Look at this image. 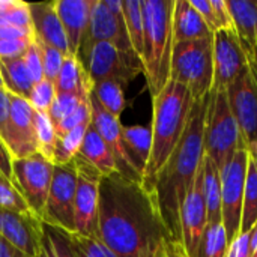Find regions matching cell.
<instances>
[{"instance_id": "cell-17", "label": "cell", "mask_w": 257, "mask_h": 257, "mask_svg": "<svg viewBox=\"0 0 257 257\" xmlns=\"http://www.w3.org/2000/svg\"><path fill=\"white\" fill-rule=\"evenodd\" d=\"M90 105H92V125L95 126L98 134L102 137V140L110 148V151L114 157L116 166H117V172L120 175H123L125 178L143 182L140 172L137 170V167L134 166V163L131 161L130 155L126 152L123 137H122L123 126L120 123V119L107 113L92 95H90Z\"/></svg>"}, {"instance_id": "cell-46", "label": "cell", "mask_w": 257, "mask_h": 257, "mask_svg": "<svg viewBox=\"0 0 257 257\" xmlns=\"http://www.w3.org/2000/svg\"><path fill=\"white\" fill-rule=\"evenodd\" d=\"M194 9L200 14L203 21L208 24V27L212 32H217V21H215V14L211 5V0H190Z\"/></svg>"}, {"instance_id": "cell-40", "label": "cell", "mask_w": 257, "mask_h": 257, "mask_svg": "<svg viewBox=\"0 0 257 257\" xmlns=\"http://www.w3.org/2000/svg\"><path fill=\"white\" fill-rule=\"evenodd\" d=\"M92 122V105H90V99L83 102L69 117H66L63 122H60L59 125H56V133L59 137L68 134L69 131H72L74 128L84 125V123H90Z\"/></svg>"}, {"instance_id": "cell-31", "label": "cell", "mask_w": 257, "mask_h": 257, "mask_svg": "<svg viewBox=\"0 0 257 257\" xmlns=\"http://www.w3.org/2000/svg\"><path fill=\"white\" fill-rule=\"evenodd\" d=\"M227 248L229 239L223 221L208 223L200 239L197 257H226Z\"/></svg>"}, {"instance_id": "cell-22", "label": "cell", "mask_w": 257, "mask_h": 257, "mask_svg": "<svg viewBox=\"0 0 257 257\" xmlns=\"http://www.w3.org/2000/svg\"><path fill=\"white\" fill-rule=\"evenodd\" d=\"M214 36V32L203 21L190 0H175L173 9V41H199Z\"/></svg>"}, {"instance_id": "cell-50", "label": "cell", "mask_w": 257, "mask_h": 257, "mask_svg": "<svg viewBox=\"0 0 257 257\" xmlns=\"http://www.w3.org/2000/svg\"><path fill=\"white\" fill-rule=\"evenodd\" d=\"M0 257H26L18 248H15L11 242H8L0 235Z\"/></svg>"}, {"instance_id": "cell-14", "label": "cell", "mask_w": 257, "mask_h": 257, "mask_svg": "<svg viewBox=\"0 0 257 257\" xmlns=\"http://www.w3.org/2000/svg\"><path fill=\"white\" fill-rule=\"evenodd\" d=\"M181 241L188 257H197L202 235L208 226L206 202L203 196V163L182 203L179 214Z\"/></svg>"}, {"instance_id": "cell-42", "label": "cell", "mask_w": 257, "mask_h": 257, "mask_svg": "<svg viewBox=\"0 0 257 257\" xmlns=\"http://www.w3.org/2000/svg\"><path fill=\"white\" fill-rule=\"evenodd\" d=\"M33 39H0V59L23 57Z\"/></svg>"}, {"instance_id": "cell-7", "label": "cell", "mask_w": 257, "mask_h": 257, "mask_svg": "<svg viewBox=\"0 0 257 257\" xmlns=\"http://www.w3.org/2000/svg\"><path fill=\"white\" fill-rule=\"evenodd\" d=\"M250 155L242 145L220 172L221 178V217L229 244L241 233V218Z\"/></svg>"}, {"instance_id": "cell-19", "label": "cell", "mask_w": 257, "mask_h": 257, "mask_svg": "<svg viewBox=\"0 0 257 257\" xmlns=\"http://www.w3.org/2000/svg\"><path fill=\"white\" fill-rule=\"evenodd\" d=\"M29 9L35 38L54 47L65 56H71L68 39L56 11V0L29 3Z\"/></svg>"}, {"instance_id": "cell-18", "label": "cell", "mask_w": 257, "mask_h": 257, "mask_svg": "<svg viewBox=\"0 0 257 257\" xmlns=\"http://www.w3.org/2000/svg\"><path fill=\"white\" fill-rule=\"evenodd\" d=\"M6 149L12 160H21L38 154L35 110L26 98L15 95H11V131Z\"/></svg>"}, {"instance_id": "cell-2", "label": "cell", "mask_w": 257, "mask_h": 257, "mask_svg": "<svg viewBox=\"0 0 257 257\" xmlns=\"http://www.w3.org/2000/svg\"><path fill=\"white\" fill-rule=\"evenodd\" d=\"M208 105L209 95L200 101H194L185 133L167 164L160 172L152 190L157 196L158 208L169 235L176 241H181L179 214L182 203L205 157V122Z\"/></svg>"}, {"instance_id": "cell-44", "label": "cell", "mask_w": 257, "mask_h": 257, "mask_svg": "<svg viewBox=\"0 0 257 257\" xmlns=\"http://www.w3.org/2000/svg\"><path fill=\"white\" fill-rule=\"evenodd\" d=\"M211 5L215 14L217 30H232L233 21H232V15L227 6V0H211Z\"/></svg>"}, {"instance_id": "cell-36", "label": "cell", "mask_w": 257, "mask_h": 257, "mask_svg": "<svg viewBox=\"0 0 257 257\" xmlns=\"http://www.w3.org/2000/svg\"><path fill=\"white\" fill-rule=\"evenodd\" d=\"M57 92H56V87H54V83L44 78L41 80L39 83H35L30 93H29V104L33 107L35 111L38 113H47L50 111L51 108V104L56 98Z\"/></svg>"}, {"instance_id": "cell-41", "label": "cell", "mask_w": 257, "mask_h": 257, "mask_svg": "<svg viewBox=\"0 0 257 257\" xmlns=\"http://www.w3.org/2000/svg\"><path fill=\"white\" fill-rule=\"evenodd\" d=\"M23 60H24V65H26L33 83H39L41 80H44L42 59H41V53H39V48H38L35 38H33V42L30 44L29 50L23 56Z\"/></svg>"}, {"instance_id": "cell-45", "label": "cell", "mask_w": 257, "mask_h": 257, "mask_svg": "<svg viewBox=\"0 0 257 257\" xmlns=\"http://www.w3.org/2000/svg\"><path fill=\"white\" fill-rule=\"evenodd\" d=\"M250 232L239 233L227 248L226 257H251L250 253Z\"/></svg>"}, {"instance_id": "cell-1", "label": "cell", "mask_w": 257, "mask_h": 257, "mask_svg": "<svg viewBox=\"0 0 257 257\" xmlns=\"http://www.w3.org/2000/svg\"><path fill=\"white\" fill-rule=\"evenodd\" d=\"M167 238L154 191L119 172L102 176L98 239L119 257H151Z\"/></svg>"}, {"instance_id": "cell-48", "label": "cell", "mask_w": 257, "mask_h": 257, "mask_svg": "<svg viewBox=\"0 0 257 257\" xmlns=\"http://www.w3.org/2000/svg\"><path fill=\"white\" fill-rule=\"evenodd\" d=\"M0 173L12 182V157L0 140Z\"/></svg>"}, {"instance_id": "cell-5", "label": "cell", "mask_w": 257, "mask_h": 257, "mask_svg": "<svg viewBox=\"0 0 257 257\" xmlns=\"http://www.w3.org/2000/svg\"><path fill=\"white\" fill-rule=\"evenodd\" d=\"M170 80L185 86L194 101L206 98L214 84V36L175 42Z\"/></svg>"}, {"instance_id": "cell-29", "label": "cell", "mask_w": 257, "mask_h": 257, "mask_svg": "<svg viewBox=\"0 0 257 257\" xmlns=\"http://www.w3.org/2000/svg\"><path fill=\"white\" fill-rule=\"evenodd\" d=\"M123 84L116 80H104L93 83L92 96L98 101V104L111 116L120 119V114L125 110V93Z\"/></svg>"}, {"instance_id": "cell-37", "label": "cell", "mask_w": 257, "mask_h": 257, "mask_svg": "<svg viewBox=\"0 0 257 257\" xmlns=\"http://www.w3.org/2000/svg\"><path fill=\"white\" fill-rule=\"evenodd\" d=\"M71 239L77 257H119L98 238H84L71 233Z\"/></svg>"}, {"instance_id": "cell-23", "label": "cell", "mask_w": 257, "mask_h": 257, "mask_svg": "<svg viewBox=\"0 0 257 257\" xmlns=\"http://www.w3.org/2000/svg\"><path fill=\"white\" fill-rule=\"evenodd\" d=\"M57 93H75L81 98H90L93 83L77 56H66L62 69L54 81Z\"/></svg>"}, {"instance_id": "cell-3", "label": "cell", "mask_w": 257, "mask_h": 257, "mask_svg": "<svg viewBox=\"0 0 257 257\" xmlns=\"http://www.w3.org/2000/svg\"><path fill=\"white\" fill-rule=\"evenodd\" d=\"M193 104L191 92L172 80L152 98V152L142 182L149 191L154 190L160 172L178 148L185 133Z\"/></svg>"}, {"instance_id": "cell-26", "label": "cell", "mask_w": 257, "mask_h": 257, "mask_svg": "<svg viewBox=\"0 0 257 257\" xmlns=\"http://www.w3.org/2000/svg\"><path fill=\"white\" fill-rule=\"evenodd\" d=\"M0 75L5 89L15 96L29 98L33 87V80L24 65L23 57L15 59H0Z\"/></svg>"}, {"instance_id": "cell-9", "label": "cell", "mask_w": 257, "mask_h": 257, "mask_svg": "<svg viewBox=\"0 0 257 257\" xmlns=\"http://www.w3.org/2000/svg\"><path fill=\"white\" fill-rule=\"evenodd\" d=\"M92 83L116 80L125 87L143 72V63L136 53L122 51L111 42H96L80 60Z\"/></svg>"}, {"instance_id": "cell-15", "label": "cell", "mask_w": 257, "mask_h": 257, "mask_svg": "<svg viewBox=\"0 0 257 257\" xmlns=\"http://www.w3.org/2000/svg\"><path fill=\"white\" fill-rule=\"evenodd\" d=\"M248 66L247 56L241 47L236 32H214V84L212 90L229 89L238 75Z\"/></svg>"}, {"instance_id": "cell-51", "label": "cell", "mask_w": 257, "mask_h": 257, "mask_svg": "<svg viewBox=\"0 0 257 257\" xmlns=\"http://www.w3.org/2000/svg\"><path fill=\"white\" fill-rule=\"evenodd\" d=\"M250 253L251 257H257V224L254 226V229L250 232Z\"/></svg>"}, {"instance_id": "cell-20", "label": "cell", "mask_w": 257, "mask_h": 257, "mask_svg": "<svg viewBox=\"0 0 257 257\" xmlns=\"http://www.w3.org/2000/svg\"><path fill=\"white\" fill-rule=\"evenodd\" d=\"M92 0H56V11L63 26L69 51L77 56L89 27Z\"/></svg>"}, {"instance_id": "cell-12", "label": "cell", "mask_w": 257, "mask_h": 257, "mask_svg": "<svg viewBox=\"0 0 257 257\" xmlns=\"http://www.w3.org/2000/svg\"><path fill=\"white\" fill-rule=\"evenodd\" d=\"M77 191H75V233L84 238H98L99 185L102 175L80 155L75 157Z\"/></svg>"}, {"instance_id": "cell-53", "label": "cell", "mask_w": 257, "mask_h": 257, "mask_svg": "<svg viewBox=\"0 0 257 257\" xmlns=\"http://www.w3.org/2000/svg\"><path fill=\"white\" fill-rule=\"evenodd\" d=\"M0 89H5V86H3V80H2V75H0Z\"/></svg>"}, {"instance_id": "cell-43", "label": "cell", "mask_w": 257, "mask_h": 257, "mask_svg": "<svg viewBox=\"0 0 257 257\" xmlns=\"http://www.w3.org/2000/svg\"><path fill=\"white\" fill-rule=\"evenodd\" d=\"M11 131V95L6 89H0V140L6 146Z\"/></svg>"}, {"instance_id": "cell-30", "label": "cell", "mask_w": 257, "mask_h": 257, "mask_svg": "<svg viewBox=\"0 0 257 257\" xmlns=\"http://www.w3.org/2000/svg\"><path fill=\"white\" fill-rule=\"evenodd\" d=\"M123 15L126 32L133 45V50L142 60L143 54V41H145V20L142 0H125L123 2Z\"/></svg>"}, {"instance_id": "cell-11", "label": "cell", "mask_w": 257, "mask_h": 257, "mask_svg": "<svg viewBox=\"0 0 257 257\" xmlns=\"http://www.w3.org/2000/svg\"><path fill=\"white\" fill-rule=\"evenodd\" d=\"M75 191L77 167L74 161L68 164H56L41 220L68 233H75Z\"/></svg>"}, {"instance_id": "cell-24", "label": "cell", "mask_w": 257, "mask_h": 257, "mask_svg": "<svg viewBox=\"0 0 257 257\" xmlns=\"http://www.w3.org/2000/svg\"><path fill=\"white\" fill-rule=\"evenodd\" d=\"M78 155L84 158L89 164H92L102 176H108L117 172V166H116V161L110 148L98 134L92 122L87 128V133H86V137H84V142Z\"/></svg>"}, {"instance_id": "cell-6", "label": "cell", "mask_w": 257, "mask_h": 257, "mask_svg": "<svg viewBox=\"0 0 257 257\" xmlns=\"http://www.w3.org/2000/svg\"><path fill=\"white\" fill-rule=\"evenodd\" d=\"M242 145L245 143L232 113L227 90H211L205 122V154L221 172Z\"/></svg>"}, {"instance_id": "cell-34", "label": "cell", "mask_w": 257, "mask_h": 257, "mask_svg": "<svg viewBox=\"0 0 257 257\" xmlns=\"http://www.w3.org/2000/svg\"><path fill=\"white\" fill-rule=\"evenodd\" d=\"M35 133H36V146L38 154L53 163L54 149L57 143V133L54 123L51 122L47 113L35 111Z\"/></svg>"}, {"instance_id": "cell-33", "label": "cell", "mask_w": 257, "mask_h": 257, "mask_svg": "<svg viewBox=\"0 0 257 257\" xmlns=\"http://www.w3.org/2000/svg\"><path fill=\"white\" fill-rule=\"evenodd\" d=\"M257 224V169L250 160L248 173L244 193L242 218H241V233L251 232Z\"/></svg>"}, {"instance_id": "cell-35", "label": "cell", "mask_w": 257, "mask_h": 257, "mask_svg": "<svg viewBox=\"0 0 257 257\" xmlns=\"http://www.w3.org/2000/svg\"><path fill=\"white\" fill-rule=\"evenodd\" d=\"M89 99L90 98H81L80 95L75 93H57L48 111V116L54 123V126L63 122L66 117H69L83 102Z\"/></svg>"}, {"instance_id": "cell-32", "label": "cell", "mask_w": 257, "mask_h": 257, "mask_svg": "<svg viewBox=\"0 0 257 257\" xmlns=\"http://www.w3.org/2000/svg\"><path fill=\"white\" fill-rule=\"evenodd\" d=\"M90 123H84L80 125L77 128H74L72 131H69L68 134L57 137V143H56V149H54V158H53V164H68L72 163L75 160V157L80 154V149L83 146L87 128Z\"/></svg>"}, {"instance_id": "cell-52", "label": "cell", "mask_w": 257, "mask_h": 257, "mask_svg": "<svg viewBox=\"0 0 257 257\" xmlns=\"http://www.w3.org/2000/svg\"><path fill=\"white\" fill-rule=\"evenodd\" d=\"M247 149H248L250 160L254 163V166H256V169H257V143H253V145L247 146Z\"/></svg>"}, {"instance_id": "cell-49", "label": "cell", "mask_w": 257, "mask_h": 257, "mask_svg": "<svg viewBox=\"0 0 257 257\" xmlns=\"http://www.w3.org/2000/svg\"><path fill=\"white\" fill-rule=\"evenodd\" d=\"M166 257H188L182 241L169 238L166 241Z\"/></svg>"}, {"instance_id": "cell-47", "label": "cell", "mask_w": 257, "mask_h": 257, "mask_svg": "<svg viewBox=\"0 0 257 257\" xmlns=\"http://www.w3.org/2000/svg\"><path fill=\"white\" fill-rule=\"evenodd\" d=\"M35 33L11 24H0V39H33Z\"/></svg>"}, {"instance_id": "cell-21", "label": "cell", "mask_w": 257, "mask_h": 257, "mask_svg": "<svg viewBox=\"0 0 257 257\" xmlns=\"http://www.w3.org/2000/svg\"><path fill=\"white\" fill-rule=\"evenodd\" d=\"M227 6L241 47L247 60H251L257 53V2L227 0Z\"/></svg>"}, {"instance_id": "cell-13", "label": "cell", "mask_w": 257, "mask_h": 257, "mask_svg": "<svg viewBox=\"0 0 257 257\" xmlns=\"http://www.w3.org/2000/svg\"><path fill=\"white\" fill-rule=\"evenodd\" d=\"M227 96L244 143H257V80L248 66L229 86Z\"/></svg>"}, {"instance_id": "cell-38", "label": "cell", "mask_w": 257, "mask_h": 257, "mask_svg": "<svg viewBox=\"0 0 257 257\" xmlns=\"http://www.w3.org/2000/svg\"><path fill=\"white\" fill-rule=\"evenodd\" d=\"M36 44H38V48H39V53H41V59H42V68H44V78L50 80V81H56L60 69H62V65H63V60H65V54L59 50H56L54 47L36 39Z\"/></svg>"}, {"instance_id": "cell-10", "label": "cell", "mask_w": 257, "mask_h": 257, "mask_svg": "<svg viewBox=\"0 0 257 257\" xmlns=\"http://www.w3.org/2000/svg\"><path fill=\"white\" fill-rule=\"evenodd\" d=\"M54 164L39 154L21 160H12V185L24 199L29 209L42 217L51 181Z\"/></svg>"}, {"instance_id": "cell-25", "label": "cell", "mask_w": 257, "mask_h": 257, "mask_svg": "<svg viewBox=\"0 0 257 257\" xmlns=\"http://www.w3.org/2000/svg\"><path fill=\"white\" fill-rule=\"evenodd\" d=\"M122 137L131 161L134 163V166L143 178L152 152V128L145 125L123 126Z\"/></svg>"}, {"instance_id": "cell-39", "label": "cell", "mask_w": 257, "mask_h": 257, "mask_svg": "<svg viewBox=\"0 0 257 257\" xmlns=\"http://www.w3.org/2000/svg\"><path fill=\"white\" fill-rule=\"evenodd\" d=\"M0 206L9 208L18 212H24V214H33L26 205L24 199L17 191V188L12 185V182L8 181L2 173H0Z\"/></svg>"}, {"instance_id": "cell-28", "label": "cell", "mask_w": 257, "mask_h": 257, "mask_svg": "<svg viewBox=\"0 0 257 257\" xmlns=\"http://www.w3.org/2000/svg\"><path fill=\"white\" fill-rule=\"evenodd\" d=\"M36 257H77L71 233L42 221L39 253Z\"/></svg>"}, {"instance_id": "cell-16", "label": "cell", "mask_w": 257, "mask_h": 257, "mask_svg": "<svg viewBox=\"0 0 257 257\" xmlns=\"http://www.w3.org/2000/svg\"><path fill=\"white\" fill-rule=\"evenodd\" d=\"M0 235L26 257H36L42 235V220L35 214L0 206Z\"/></svg>"}, {"instance_id": "cell-8", "label": "cell", "mask_w": 257, "mask_h": 257, "mask_svg": "<svg viewBox=\"0 0 257 257\" xmlns=\"http://www.w3.org/2000/svg\"><path fill=\"white\" fill-rule=\"evenodd\" d=\"M96 42H111L122 51L136 53L126 32L122 0H92L87 33L77 57L81 60Z\"/></svg>"}, {"instance_id": "cell-4", "label": "cell", "mask_w": 257, "mask_h": 257, "mask_svg": "<svg viewBox=\"0 0 257 257\" xmlns=\"http://www.w3.org/2000/svg\"><path fill=\"white\" fill-rule=\"evenodd\" d=\"M145 20L143 74L151 96H157L170 81L173 53L175 0H142Z\"/></svg>"}, {"instance_id": "cell-27", "label": "cell", "mask_w": 257, "mask_h": 257, "mask_svg": "<svg viewBox=\"0 0 257 257\" xmlns=\"http://www.w3.org/2000/svg\"><path fill=\"white\" fill-rule=\"evenodd\" d=\"M203 196H205V202H206L208 223L223 221L220 170L206 154L203 157Z\"/></svg>"}]
</instances>
